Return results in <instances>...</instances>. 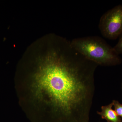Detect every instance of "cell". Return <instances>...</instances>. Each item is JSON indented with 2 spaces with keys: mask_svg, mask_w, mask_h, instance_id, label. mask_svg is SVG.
<instances>
[{
  "mask_svg": "<svg viewBox=\"0 0 122 122\" xmlns=\"http://www.w3.org/2000/svg\"><path fill=\"white\" fill-rule=\"evenodd\" d=\"M34 76V89L53 113L71 122H87L95 92L98 65L57 37Z\"/></svg>",
  "mask_w": 122,
  "mask_h": 122,
  "instance_id": "obj_1",
  "label": "cell"
},
{
  "mask_svg": "<svg viewBox=\"0 0 122 122\" xmlns=\"http://www.w3.org/2000/svg\"><path fill=\"white\" fill-rule=\"evenodd\" d=\"M71 43L76 51L98 66H115L121 63L120 58L113 48L99 37L77 38Z\"/></svg>",
  "mask_w": 122,
  "mask_h": 122,
  "instance_id": "obj_2",
  "label": "cell"
},
{
  "mask_svg": "<svg viewBox=\"0 0 122 122\" xmlns=\"http://www.w3.org/2000/svg\"><path fill=\"white\" fill-rule=\"evenodd\" d=\"M100 32L104 37L114 40L122 33V5L108 10L102 15L99 24Z\"/></svg>",
  "mask_w": 122,
  "mask_h": 122,
  "instance_id": "obj_3",
  "label": "cell"
},
{
  "mask_svg": "<svg viewBox=\"0 0 122 122\" xmlns=\"http://www.w3.org/2000/svg\"><path fill=\"white\" fill-rule=\"evenodd\" d=\"M113 106L112 102L109 105L103 106L102 107V112H97V113L107 122H122L121 118L112 109Z\"/></svg>",
  "mask_w": 122,
  "mask_h": 122,
  "instance_id": "obj_4",
  "label": "cell"
},
{
  "mask_svg": "<svg viewBox=\"0 0 122 122\" xmlns=\"http://www.w3.org/2000/svg\"><path fill=\"white\" fill-rule=\"evenodd\" d=\"M112 103L114 107V110L118 116L122 117V104L116 100H113Z\"/></svg>",
  "mask_w": 122,
  "mask_h": 122,
  "instance_id": "obj_5",
  "label": "cell"
},
{
  "mask_svg": "<svg viewBox=\"0 0 122 122\" xmlns=\"http://www.w3.org/2000/svg\"><path fill=\"white\" fill-rule=\"evenodd\" d=\"M119 37L118 43L113 47L114 50L119 55L122 54V33Z\"/></svg>",
  "mask_w": 122,
  "mask_h": 122,
  "instance_id": "obj_6",
  "label": "cell"
}]
</instances>
